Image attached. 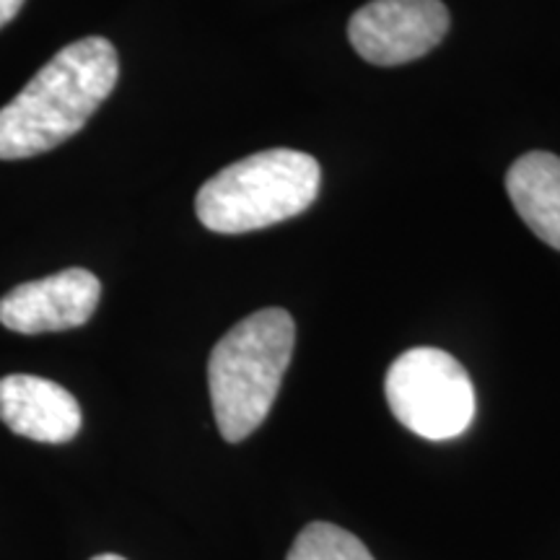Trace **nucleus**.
<instances>
[{"label":"nucleus","instance_id":"obj_8","mask_svg":"<svg viewBox=\"0 0 560 560\" xmlns=\"http://www.w3.org/2000/svg\"><path fill=\"white\" fill-rule=\"evenodd\" d=\"M506 192L537 240L560 252V159L548 151L524 153L506 174Z\"/></svg>","mask_w":560,"mask_h":560},{"label":"nucleus","instance_id":"obj_7","mask_svg":"<svg viewBox=\"0 0 560 560\" xmlns=\"http://www.w3.org/2000/svg\"><path fill=\"white\" fill-rule=\"evenodd\" d=\"M0 420L16 436L39 444H66L81 431V405L60 384L32 374L0 380Z\"/></svg>","mask_w":560,"mask_h":560},{"label":"nucleus","instance_id":"obj_11","mask_svg":"<svg viewBox=\"0 0 560 560\" xmlns=\"http://www.w3.org/2000/svg\"><path fill=\"white\" fill-rule=\"evenodd\" d=\"M91 560H125V558L112 556V552H104V556H96V558H91Z\"/></svg>","mask_w":560,"mask_h":560},{"label":"nucleus","instance_id":"obj_9","mask_svg":"<svg viewBox=\"0 0 560 560\" xmlns=\"http://www.w3.org/2000/svg\"><path fill=\"white\" fill-rule=\"evenodd\" d=\"M285 560H376L359 537L330 522L306 524Z\"/></svg>","mask_w":560,"mask_h":560},{"label":"nucleus","instance_id":"obj_1","mask_svg":"<svg viewBox=\"0 0 560 560\" xmlns=\"http://www.w3.org/2000/svg\"><path fill=\"white\" fill-rule=\"evenodd\" d=\"M120 60L109 39L86 37L62 47L0 109V161L47 153L83 130L117 86Z\"/></svg>","mask_w":560,"mask_h":560},{"label":"nucleus","instance_id":"obj_10","mask_svg":"<svg viewBox=\"0 0 560 560\" xmlns=\"http://www.w3.org/2000/svg\"><path fill=\"white\" fill-rule=\"evenodd\" d=\"M26 0H0V30H3L5 24H11L13 19L19 16L21 5H24Z\"/></svg>","mask_w":560,"mask_h":560},{"label":"nucleus","instance_id":"obj_2","mask_svg":"<svg viewBox=\"0 0 560 560\" xmlns=\"http://www.w3.org/2000/svg\"><path fill=\"white\" fill-rule=\"evenodd\" d=\"M293 346V317L272 306L249 314L210 350V402L215 425L229 444H240L265 423L291 363Z\"/></svg>","mask_w":560,"mask_h":560},{"label":"nucleus","instance_id":"obj_4","mask_svg":"<svg viewBox=\"0 0 560 560\" xmlns=\"http://www.w3.org/2000/svg\"><path fill=\"white\" fill-rule=\"evenodd\" d=\"M392 416L429 441L457 439L475 418V387L465 366L439 348H412L384 380Z\"/></svg>","mask_w":560,"mask_h":560},{"label":"nucleus","instance_id":"obj_6","mask_svg":"<svg viewBox=\"0 0 560 560\" xmlns=\"http://www.w3.org/2000/svg\"><path fill=\"white\" fill-rule=\"evenodd\" d=\"M100 299L102 283L94 272L68 268L5 293L0 299V325L21 335L73 330L86 325Z\"/></svg>","mask_w":560,"mask_h":560},{"label":"nucleus","instance_id":"obj_5","mask_svg":"<svg viewBox=\"0 0 560 560\" xmlns=\"http://www.w3.org/2000/svg\"><path fill=\"white\" fill-rule=\"evenodd\" d=\"M446 32L450 11L441 0H371L348 24L353 50L382 68L423 58Z\"/></svg>","mask_w":560,"mask_h":560},{"label":"nucleus","instance_id":"obj_3","mask_svg":"<svg viewBox=\"0 0 560 560\" xmlns=\"http://www.w3.org/2000/svg\"><path fill=\"white\" fill-rule=\"evenodd\" d=\"M319 182L322 170L310 153H252L200 187L195 213L215 234H247L304 213L317 200Z\"/></svg>","mask_w":560,"mask_h":560}]
</instances>
